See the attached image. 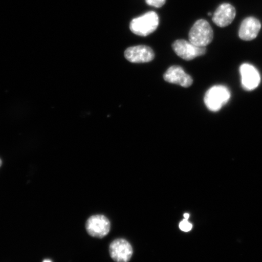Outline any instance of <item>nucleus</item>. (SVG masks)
<instances>
[{
	"mask_svg": "<svg viewBox=\"0 0 262 262\" xmlns=\"http://www.w3.org/2000/svg\"><path fill=\"white\" fill-rule=\"evenodd\" d=\"M242 84L246 91H253L258 86L260 83V76L258 71L250 64H242L240 68Z\"/></svg>",
	"mask_w": 262,
	"mask_h": 262,
	"instance_id": "8",
	"label": "nucleus"
},
{
	"mask_svg": "<svg viewBox=\"0 0 262 262\" xmlns=\"http://www.w3.org/2000/svg\"><path fill=\"white\" fill-rule=\"evenodd\" d=\"M179 228L183 232H189L191 230L192 225L188 221V219H184L180 223Z\"/></svg>",
	"mask_w": 262,
	"mask_h": 262,
	"instance_id": "12",
	"label": "nucleus"
},
{
	"mask_svg": "<svg viewBox=\"0 0 262 262\" xmlns=\"http://www.w3.org/2000/svg\"><path fill=\"white\" fill-rule=\"evenodd\" d=\"M214 38V32L209 23L201 19L196 21L189 33V41L199 47H206Z\"/></svg>",
	"mask_w": 262,
	"mask_h": 262,
	"instance_id": "2",
	"label": "nucleus"
},
{
	"mask_svg": "<svg viewBox=\"0 0 262 262\" xmlns=\"http://www.w3.org/2000/svg\"><path fill=\"white\" fill-rule=\"evenodd\" d=\"M173 50L179 57L186 61L202 56L206 52V47H199L185 40H176L172 44Z\"/></svg>",
	"mask_w": 262,
	"mask_h": 262,
	"instance_id": "5",
	"label": "nucleus"
},
{
	"mask_svg": "<svg viewBox=\"0 0 262 262\" xmlns=\"http://www.w3.org/2000/svg\"><path fill=\"white\" fill-rule=\"evenodd\" d=\"M159 25V18L156 13L150 11L133 19L130 29L134 34L146 37L155 32Z\"/></svg>",
	"mask_w": 262,
	"mask_h": 262,
	"instance_id": "1",
	"label": "nucleus"
},
{
	"mask_svg": "<svg viewBox=\"0 0 262 262\" xmlns=\"http://www.w3.org/2000/svg\"><path fill=\"white\" fill-rule=\"evenodd\" d=\"M42 262H52V261L50 259H45Z\"/></svg>",
	"mask_w": 262,
	"mask_h": 262,
	"instance_id": "15",
	"label": "nucleus"
},
{
	"mask_svg": "<svg viewBox=\"0 0 262 262\" xmlns=\"http://www.w3.org/2000/svg\"><path fill=\"white\" fill-rule=\"evenodd\" d=\"M208 15H209V16L211 15V13H209Z\"/></svg>",
	"mask_w": 262,
	"mask_h": 262,
	"instance_id": "17",
	"label": "nucleus"
},
{
	"mask_svg": "<svg viewBox=\"0 0 262 262\" xmlns=\"http://www.w3.org/2000/svg\"><path fill=\"white\" fill-rule=\"evenodd\" d=\"M86 229L91 236L101 238L109 233L111 223L109 219L103 215H94L88 219Z\"/></svg>",
	"mask_w": 262,
	"mask_h": 262,
	"instance_id": "4",
	"label": "nucleus"
},
{
	"mask_svg": "<svg viewBox=\"0 0 262 262\" xmlns=\"http://www.w3.org/2000/svg\"><path fill=\"white\" fill-rule=\"evenodd\" d=\"M183 216H184V218L186 219H188L189 217V214H188V213H185V214H184Z\"/></svg>",
	"mask_w": 262,
	"mask_h": 262,
	"instance_id": "14",
	"label": "nucleus"
},
{
	"mask_svg": "<svg viewBox=\"0 0 262 262\" xmlns=\"http://www.w3.org/2000/svg\"><path fill=\"white\" fill-rule=\"evenodd\" d=\"M124 56L131 63H143L151 61L155 55L151 48L139 45L127 48L124 52Z\"/></svg>",
	"mask_w": 262,
	"mask_h": 262,
	"instance_id": "7",
	"label": "nucleus"
},
{
	"mask_svg": "<svg viewBox=\"0 0 262 262\" xmlns=\"http://www.w3.org/2000/svg\"><path fill=\"white\" fill-rule=\"evenodd\" d=\"M166 0H146L147 5L157 8H160L165 5Z\"/></svg>",
	"mask_w": 262,
	"mask_h": 262,
	"instance_id": "13",
	"label": "nucleus"
},
{
	"mask_svg": "<svg viewBox=\"0 0 262 262\" xmlns=\"http://www.w3.org/2000/svg\"><path fill=\"white\" fill-rule=\"evenodd\" d=\"M163 78L168 83L178 84L184 88L191 86L193 83L192 77L179 66L170 67L164 74Z\"/></svg>",
	"mask_w": 262,
	"mask_h": 262,
	"instance_id": "9",
	"label": "nucleus"
},
{
	"mask_svg": "<svg viewBox=\"0 0 262 262\" xmlns=\"http://www.w3.org/2000/svg\"><path fill=\"white\" fill-rule=\"evenodd\" d=\"M2 165V160L0 159V167H1Z\"/></svg>",
	"mask_w": 262,
	"mask_h": 262,
	"instance_id": "16",
	"label": "nucleus"
},
{
	"mask_svg": "<svg viewBox=\"0 0 262 262\" xmlns=\"http://www.w3.org/2000/svg\"><path fill=\"white\" fill-rule=\"evenodd\" d=\"M261 27V23L257 18L253 16L246 18L239 29V37L244 41L253 40L257 37Z\"/></svg>",
	"mask_w": 262,
	"mask_h": 262,
	"instance_id": "11",
	"label": "nucleus"
},
{
	"mask_svg": "<svg viewBox=\"0 0 262 262\" xmlns=\"http://www.w3.org/2000/svg\"><path fill=\"white\" fill-rule=\"evenodd\" d=\"M110 254L114 261L129 262L133 256V249L125 239L117 238L111 242Z\"/></svg>",
	"mask_w": 262,
	"mask_h": 262,
	"instance_id": "6",
	"label": "nucleus"
},
{
	"mask_svg": "<svg viewBox=\"0 0 262 262\" xmlns=\"http://www.w3.org/2000/svg\"><path fill=\"white\" fill-rule=\"evenodd\" d=\"M236 11L233 6L224 3L219 6L212 16V21L220 28H225L233 21Z\"/></svg>",
	"mask_w": 262,
	"mask_h": 262,
	"instance_id": "10",
	"label": "nucleus"
},
{
	"mask_svg": "<svg viewBox=\"0 0 262 262\" xmlns=\"http://www.w3.org/2000/svg\"><path fill=\"white\" fill-rule=\"evenodd\" d=\"M230 97V91L227 87L217 85L206 92L204 97L205 104L209 111L217 112L228 102Z\"/></svg>",
	"mask_w": 262,
	"mask_h": 262,
	"instance_id": "3",
	"label": "nucleus"
}]
</instances>
